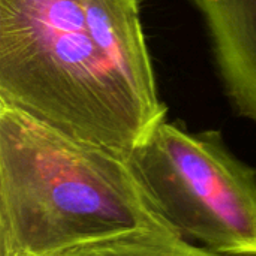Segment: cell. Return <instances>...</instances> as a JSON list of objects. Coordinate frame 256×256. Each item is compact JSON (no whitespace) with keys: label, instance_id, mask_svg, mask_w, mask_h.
<instances>
[{"label":"cell","instance_id":"1","mask_svg":"<svg viewBox=\"0 0 256 256\" xmlns=\"http://www.w3.org/2000/svg\"><path fill=\"white\" fill-rule=\"evenodd\" d=\"M0 105L126 158L168 116L93 30L82 0H0Z\"/></svg>","mask_w":256,"mask_h":256},{"label":"cell","instance_id":"5","mask_svg":"<svg viewBox=\"0 0 256 256\" xmlns=\"http://www.w3.org/2000/svg\"><path fill=\"white\" fill-rule=\"evenodd\" d=\"M64 256H225L196 246L174 230H140Z\"/></svg>","mask_w":256,"mask_h":256},{"label":"cell","instance_id":"4","mask_svg":"<svg viewBox=\"0 0 256 256\" xmlns=\"http://www.w3.org/2000/svg\"><path fill=\"white\" fill-rule=\"evenodd\" d=\"M216 72L237 116L256 124V0H190Z\"/></svg>","mask_w":256,"mask_h":256},{"label":"cell","instance_id":"3","mask_svg":"<svg viewBox=\"0 0 256 256\" xmlns=\"http://www.w3.org/2000/svg\"><path fill=\"white\" fill-rule=\"evenodd\" d=\"M160 214L186 240L225 256H256V170L219 130L162 122L130 154Z\"/></svg>","mask_w":256,"mask_h":256},{"label":"cell","instance_id":"2","mask_svg":"<svg viewBox=\"0 0 256 256\" xmlns=\"http://www.w3.org/2000/svg\"><path fill=\"white\" fill-rule=\"evenodd\" d=\"M140 230L174 228L130 158L0 105V256H64Z\"/></svg>","mask_w":256,"mask_h":256}]
</instances>
